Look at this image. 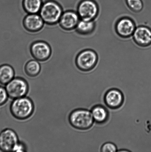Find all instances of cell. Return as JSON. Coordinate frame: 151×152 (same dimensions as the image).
I'll list each match as a JSON object with an SVG mask.
<instances>
[{
    "label": "cell",
    "mask_w": 151,
    "mask_h": 152,
    "mask_svg": "<svg viewBox=\"0 0 151 152\" xmlns=\"http://www.w3.org/2000/svg\"><path fill=\"white\" fill-rule=\"evenodd\" d=\"M10 111L16 120L24 121L30 118L33 114L35 107L30 98L25 96L13 99L10 105Z\"/></svg>",
    "instance_id": "6da1fadb"
},
{
    "label": "cell",
    "mask_w": 151,
    "mask_h": 152,
    "mask_svg": "<svg viewBox=\"0 0 151 152\" xmlns=\"http://www.w3.org/2000/svg\"><path fill=\"white\" fill-rule=\"evenodd\" d=\"M71 126L79 130H87L92 127L94 123L91 112L83 108L72 110L68 117Z\"/></svg>",
    "instance_id": "7a4b0ae2"
},
{
    "label": "cell",
    "mask_w": 151,
    "mask_h": 152,
    "mask_svg": "<svg viewBox=\"0 0 151 152\" xmlns=\"http://www.w3.org/2000/svg\"><path fill=\"white\" fill-rule=\"evenodd\" d=\"M44 23L50 25L59 22L63 11L61 6L55 0H47L43 3L39 12Z\"/></svg>",
    "instance_id": "3957f363"
},
{
    "label": "cell",
    "mask_w": 151,
    "mask_h": 152,
    "mask_svg": "<svg viewBox=\"0 0 151 152\" xmlns=\"http://www.w3.org/2000/svg\"><path fill=\"white\" fill-rule=\"evenodd\" d=\"M98 61V56L94 50L86 49L78 53L75 59L76 66L80 70L88 72L95 67Z\"/></svg>",
    "instance_id": "277c9868"
},
{
    "label": "cell",
    "mask_w": 151,
    "mask_h": 152,
    "mask_svg": "<svg viewBox=\"0 0 151 152\" xmlns=\"http://www.w3.org/2000/svg\"><path fill=\"white\" fill-rule=\"evenodd\" d=\"M9 98L14 99L26 96L29 91V85L24 78L15 77L6 85Z\"/></svg>",
    "instance_id": "5b68a950"
},
{
    "label": "cell",
    "mask_w": 151,
    "mask_h": 152,
    "mask_svg": "<svg viewBox=\"0 0 151 152\" xmlns=\"http://www.w3.org/2000/svg\"><path fill=\"white\" fill-rule=\"evenodd\" d=\"M80 19L94 20L98 15V4L94 0H81L78 4L77 10Z\"/></svg>",
    "instance_id": "8992f818"
},
{
    "label": "cell",
    "mask_w": 151,
    "mask_h": 152,
    "mask_svg": "<svg viewBox=\"0 0 151 152\" xmlns=\"http://www.w3.org/2000/svg\"><path fill=\"white\" fill-rule=\"evenodd\" d=\"M19 141L17 134L13 129L7 128L0 131V150L1 151H13Z\"/></svg>",
    "instance_id": "52a82bcc"
},
{
    "label": "cell",
    "mask_w": 151,
    "mask_h": 152,
    "mask_svg": "<svg viewBox=\"0 0 151 152\" xmlns=\"http://www.w3.org/2000/svg\"><path fill=\"white\" fill-rule=\"evenodd\" d=\"M31 55L38 61L44 62L48 60L51 56V47L43 41H37L33 43L30 47Z\"/></svg>",
    "instance_id": "ba28073f"
},
{
    "label": "cell",
    "mask_w": 151,
    "mask_h": 152,
    "mask_svg": "<svg viewBox=\"0 0 151 152\" xmlns=\"http://www.w3.org/2000/svg\"><path fill=\"white\" fill-rule=\"evenodd\" d=\"M137 26L135 22L128 17L121 18L116 22L115 30L117 34L123 38L132 36Z\"/></svg>",
    "instance_id": "9c48e42d"
},
{
    "label": "cell",
    "mask_w": 151,
    "mask_h": 152,
    "mask_svg": "<svg viewBox=\"0 0 151 152\" xmlns=\"http://www.w3.org/2000/svg\"><path fill=\"white\" fill-rule=\"evenodd\" d=\"M124 101L123 94L116 89L108 90L104 96L105 103L111 109L116 110L120 108L123 104Z\"/></svg>",
    "instance_id": "30bf717a"
},
{
    "label": "cell",
    "mask_w": 151,
    "mask_h": 152,
    "mask_svg": "<svg viewBox=\"0 0 151 152\" xmlns=\"http://www.w3.org/2000/svg\"><path fill=\"white\" fill-rule=\"evenodd\" d=\"M133 40L139 47H147L151 44V30L144 25L137 27L132 35Z\"/></svg>",
    "instance_id": "8fae6325"
},
{
    "label": "cell",
    "mask_w": 151,
    "mask_h": 152,
    "mask_svg": "<svg viewBox=\"0 0 151 152\" xmlns=\"http://www.w3.org/2000/svg\"><path fill=\"white\" fill-rule=\"evenodd\" d=\"M80 19L77 12L73 10H67L62 14L59 21V25L64 30L72 31L76 28Z\"/></svg>",
    "instance_id": "7c38bea8"
},
{
    "label": "cell",
    "mask_w": 151,
    "mask_h": 152,
    "mask_svg": "<svg viewBox=\"0 0 151 152\" xmlns=\"http://www.w3.org/2000/svg\"><path fill=\"white\" fill-rule=\"evenodd\" d=\"M44 22L40 15L29 14L25 16L23 20L24 27L30 32H39L43 27Z\"/></svg>",
    "instance_id": "4fadbf2b"
},
{
    "label": "cell",
    "mask_w": 151,
    "mask_h": 152,
    "mask_svg": "<svg viewBox=\"0 0 151 152\" xmlns=\"http://www.w3.org/2000/svg\"><path fill=\"white\" fill-rule=\"evenodd\" d=\"M91 113L94 121L100 124L105 123L109 118L108 111L101 105L95 106L92 108Z\"/></svg>",
    "instance_id": "5bb4252c"
},
{
    "label": "cell",
    "mask_w": 151,
    "mask_h": 152,
    "mask_svg": "<svg viewBox=\"0 0 151 152\" xmlns=\"http://www.w3.org/2000/svg\"><path fill=\"white\" fill-rule=\"evenodd\" d=\"M96 27L94 20H87L80 19L76 27V31L81 35H87L94 32Z\"/></svg>",
    "instance_id": "9a60e30c"
},
{
    "label": "cell",
    "mask_w": 151,
    "mask_h": 152,
    "mask_svg": "<svg viewBox=\"0 0 151 152\" xmlns=\"http://www.w3.org/2000/svg\"><path fill=\"white\" fill-rule=\"evenodd\" d=\"M15 71L12 67L8 64L0 66V83L6 85L14 77Z\"/></svg>",
    "instance_id": "2e32d148"
},
{
    "label": "cell",
    "mask_w": 151,
    "mask_h": 152,
    "mask_svg": "<svg viewBox=\"0 0 151 152\" xmlns=\"http://www.w3.org/2000/svg\"><path fill=\"white\" fill-rule=\"evenodd\" d=\"M43 4V0H22L24 10L28 14L39 12Z\"/></svg>",
    "instance_id": "e0dca14e"
},
{
    "label": "cell",
    "mask_w": 151,
    "mask_h": 152,
    "mask_svg": "<svg viewBox=\"0 0 151 152\" xmlns=\"http://www.w3.org/2000/svg\"><path fill=\"white\" fill-rule=\"evenodd\" d=\"M24 69L27 75L34 77L39 75L41 70V66L38 61L35 59L31 60L27 62Z\"/></svg>",
    "instance_id": "ac0fdd59"
},
{
    "label": "cell",
    "mask_w": 151,
    "mask_h": 152,
    "mask_svg": "<svg viewBox=\"0 0 151 152\" xmlns=\"http://www.w3.org/2000/svg\"><path fill=\"white\" fill-rule=\"evenodd\" d=\"M126 5L130 10L134 13L140 12L143 8L142 0H126Z\"/></svg>",
    "instance_id": "d6986e66"
},
{
    "label": "cell",
    "mask_w": 151,
    "mask_h": 152,
    "mask_svg": "<svg viewBox=\"0 0 151 152\" xmlns=\"http://www.w3.org/2000/svg\"><path fill=\"white\" fill-rule=\"evenodd\" d=\"M117 151L116 145L111 142H107L103 144L100 148V151L102 152H115Z\"/></svg>",
    "instance_id": "ffe728a7"
},
{
    "label": "cell",
    "mask_w": 151,
    "mask_h": 152,
    "mask_svg": "<svg viewBox=\"0 0 151 152\" xmlns=\"http://www.w3.org/2000/svg\"><path fill=\"white\" fill-rule=\"evenodd\" d=\"M9 98L5 88L0 86V106L5 104L8 100Z\"/></svg>",
    "instance_id": "44dd1931"
},
{
    "label": "cell",
    "mask_w": 151,
    "mask_h": 152,
    "mask_svg": "<svg viewBox=\"0 0 151 152\" xmlns=\"http://www.w3.org/2000/svg\"><path fill=\"white\" fill-rule=\"evenodd\" d=\"M27 147L24 143L19 141L18 142L15 146L13 151L15 152H26L27 151Z\"/></svg>",
    "instance_id": "7402d4cb"
}]
</instances>
